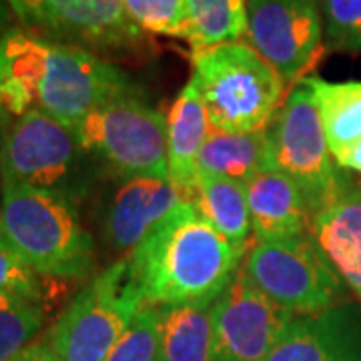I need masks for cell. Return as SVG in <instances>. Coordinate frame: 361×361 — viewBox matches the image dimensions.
Returning a JSON list of instances; mask_svg holds the SVG:
<instances>
[{
	"label": "cell",
	"mask_w": 361,
	"mask_h": 361,
	"mask_svg": "<svg viewBox=\"0 0 361 361\" xmlns=\"http://www.w3.org/2000/svg\"><path fill=\"white\" fill-rule=\"evenodd\" d=\"M141 94L133 78L94 52L13 28L0 39V118L42 111L73 129L94 109Z\"/></svg>",
	"instance_id": "obj_1"
},
{
	"label": "cell",
	"mask_w": 361,
	"mask_h": 361,
	"mask_svg": "<svg viewBox=\"0 0 361 361\" xmlns=\"http://www.w3.org/2000/svg\"><path fill=\"white\" fill-rule=\"evenodd\" d=\"M245 253L185 201L130 253L129 263L145 303L163 307L215 301L241 269Z\"/></svg>",
	"instance_id": "obj_2"
},
{
	"label": "cell",
	"mask_w": 361,
	"mask_h": 361,
	"mask_svg": "<svg viewBox=\"0 0 361 361\" xmlns=\"http://www.w3.org/2000/svg\"><path fill=\"white\" fill-rule=\"evenodd\" d=\"M0 249L39 277L77 281L94 269V243L78 205L26 185L0 183Z\"/></svg>",
	"instance_id": "obj_3"
},
{
	"label": "cell",
	"mask_w": 361,
	"mask_h": 361,
	"mask_svg": "<svg viewBox=\"0 0 361 361\" xmlns=\"http://www.w3.org/2000/svg\"><path fill=\"white\" fill-rule=\"evenodd\" d=\"M193 82L213 129L267 130L287 94L279 73L247 42H223L193 51Z\"/></svg>",
	"instance_id": "obj_4"
},
{
	"label": "cell",
	"mask_w": 361,
	"mask_h": 361,
	"mask_svg": "<svg viewBox=\"0 0 361 361\" xmlns=\"http://www.w3.org/2000/svg\"><path fill=\"white\" fill-rule=\"evenodd\" d=\"M0 183L26 185L80 205L99 175V163L73 130L42 111L2 118Z\"/></svg>",
	"instance_id": "obj_5"
},
{
	"label": "cell",
	"mask_w": 361,
	"mask_h": 361,
	"mask_svg": "<svg viewBox=\"0 0 361 361\" xmlns=\"http://www.w3.org/2000/svg\"><path fill=\"white\" fill-rule=\"evenodd\" d=\"M145 305L129 257L111 263L78 291L49 329L63 361H103Z\"/></svg>",
	"instance_id": "obj_6"
},
{
	"label": "cell",
	"mask_w": 361,
	"mask_h": 361,
	"mask_svg": "<svg viewBox=\"0 0 361 361\" xmlns=\"http://www.w3.org/2000/svg\"><path fill=\"white\" fill-rule=\"evenodd\" d=\"M71 130L99 165L118 177H169L167 116L141 94L94 109Z\"/></svg>",
	"instance_id": "obj_7"
},
{
	"label": "cell",
	"mask_w": 361,
	"mask_h": 361,
	"mask_svg": "<svg viewBox=\"0 0 361 361\" xmlns=\"http://www.w3.org/2000/svg\"><path fill=\"white\" fill-rule=\"evenodd\" d=\"M23 30L99 56H147L153 42L123 0H2Z\"/></svg>",
	"instance_id": "obj_8"
},
{
	"label": "cell",
	"mask_w": 361,
	"mask_h": 361,
	"mask_svg": "<svg viewBox=\"0 0 361 361\" xmlns=\"http://www.w3.org/2000/svg\"><path fill=\"white\" fill-rule=\"evenodd\" d=\"M271 165L299 187L310 215L337 193L345 169L336 163L325 139L319 109L307 78L287 90L267 127Z\"/></svg>",
	"instance_id": "obj_9"
},
{
	"label": "cell",
	"mask_w": 361,
	"mask_h": 361,
	"mask_svg": "<svg viewBox=\"0 0 361 361\" xmlns=\"http://www.w3.org/2000/svg\"><path fill=\"white\" fill-rule=\"evenodd\" d=\"M241 271L279 307L310 315L343 301V281L310 235L285 241H255Z\"/></svg>",
	"instance_id": "obj_10"
},
{
	"label": "cell",
	"mask_w": 361,
	"mask_h": 361,
	"mask_svg": "<svg viewBox=\"0 0 361 361\" xmlns=\"http://www.w3.org/2000/svg\"><path fill=\"white\" fill-rule=\"evenodd\" d=\"M245 37L285 85L310 77L325 51L317 0H247Z\"/></svg>",
	"instance_id": "obj_11"
},
{
	"label": "cell",
	"mask_w": 361,
	"mask_h": 361,
	"mask_svg": "<svg viewBox=\"0 0 361 361\" xmlns=\"http://www.w3.org/2000/svg\"><path fill=\"white\" fill-rule=\"evenodd\" d=\"M211 361H263L295 315L273 303L239 269L211 305Z\"/></svg>",
	"instance_id": "obj_12"
},
{
	"label": "cell",
	"mask_w": 361,
	"mask_h": 361,
	"mask_svg": "<svg viewBox=\"0 0 361 361\" xmlns=\"http://www.w3.org/2000/svg\"><path fill=\"white\" fill-rule=\"evenodd\" d=\"M183 203L185 197L169 177H118L103 197L104 243L130 255Z\"/></svg>",
	"instance_id": "obj_13"
},
{
	"label": "cell",
	"mask_w": 361,
	"mask_h": 361,
	"mask_svg": "<svg viewBox=\"0 0 361 361\" xmlns=\"http://www.w3.org/2000/svg\"><path fill=\"white\" fill-rule=\"evenodd\" d=\"M263 361H361V307L341 301L297 315Z\"/></svg>",
	"instance_id": "obj_14"
},
{
	"label": "cell",
	"mask_w": 361,
	"mask_h": 361,
	"mask_svg": "<svg viewBox=\"0 0 361 361\" xmlns=\"http://www.w3.org/2000/svg\"><path fill=\"white\" fill-rule=\"evenodd\" d=\"M310 237L361 303V180L348 171L337 193L311 215Z\"/></svg>",
	"instance_id": "obj_15"
},
{
	"label": "cell",
	"mask_w": 361,
	"mask_h": 361,
	"mask_svg": "<svg viewBox=\"0 0 361 361\" xmlns=\"http://www.w3.org/2000/svg\"><path fill=\"white\" fill-rule=\"evenodd\" d=\"M245 189L255 241H285L310 235L307 203L299 187L281 171L259 173Z\"/></svg>",
	"instance_id": "obj_16"
},
{
	"label": "cell",
	"mask_w": 361,
	"mask_h": 361,
	"mask_svg": "<svg viewBox=\"0 0 361 361\" xmlns=\"http://www.w3.org/2000/svg\"><path fill=\"white\" fill-rule=\"evenodd\" d=\"M213 129L203 99L193 82L180 90L167 115L169 179L185 201L197 185V163L209 133Z\"/></svg>",
	"instance_id": "obj_17"
},
{
	"label": "cell",
	"mask_w": 361,
	"mask_h": 361,
	"mask_svg": "<svg viewBox=\"0 0 361 361\" xmlns=\"http://www.w3.org/2000/svg\"><path fill=\"white\" fill-rule=\"evenodd\" d=\"M271 169L267 130L225 133L211 129L197 163L199 177H223L243 185Z\"/></svg>",
	"instance_id": "obj_18"
},
{
	"label": "cell",
	"mask_w": 361,
	"mask_h": 361,
	"mask_svg": "<svg viewBox=\"0 0 361 361\" xmlns=\"http://www.w3.org/2000/svg\"><path fill=\"white\" fill-rule=\"evenodd\" d=\"M213 301L159 307V348L155 361H211Z\"/></svg>",
	"instance_id": "obj_19"
},
{
	"label": "cell",
	"mask_w": 361,
	"mask_h": 361,
	"mask_svg": "<svg viewBox=\"0 0 361 361\" xmlns=\"http://www.w3.org/2000/svg\"><path fill=\"white\" fill-rule=\"evenodd\" d=\"M197 215L229 243L247 251L251 237V215L243 183L223 177H199L187 197Z\"/></svg>",
	"instance_id": "obj_20"
},
{
	"label": "cell",
	"mask_w": 361,
	"mask_h": 361,
	"mask_svg": "<svg viewBox=\"0 0 361 361\" xmlns=\"http://www.w3.org/2000/svg\"><path fill=\"white\" fill-rule=\"evenodd\" d=\"M334 159L361 141V80L327 82L307 77Z\"/></svg>",
	"instance_id": "obj_21"
},
{
	"label": "cell",
	"mask_w": 361,
	"mask_h": 361,
	"mask_svg": "<svg viewBox=\"0 0 361 361\" xmlns=\"http://www.w3.org/2000/svg\"><path fill=\"white\" fill-rule=\"evenodd\" d=\"M193 51L235 42L247 32V0H187Z\"/></svg>",
	"instance_id": "obj_22"
},
{
	"label": "cell",
	"mask_w": 361,
	"mask_h": 361,
	"mask_svg": "<svg viewBox=\"0 0 361 361\" xmlns=\"http://www.w3.org/2000/svg\"><path fill=\"white\" fill-rule=\"evenodd\" d=\"M44 323L40 303L0 291V361H11L32 339Z\"/></svg>",
	"instance_id": "obj_23"
},
{
	"label": "cell",
	"mask_w": 361,
	"mask_h": 361,
	"mask_svg": "<svg viewBox=\"0 0 361 361\" xmlns=\"http://www.w3.org/2000/svg\"><path fill=\"white\" fill-rule=\"evenodd\" d=\"M129 18L149 35L189 37V13L187 0H123Z\"/></svg>",
	"instance_id": "obj_24"
},
{
	"label": "cell",
	"mask_w": 361,
	"mask_h": 361,
	"mask_svg": "<svg viewBox=\"0 0 361 361\" xmlns=\"http://www.w3.org/2000/svg\"><path fill=\"white\" fill-rule=\"evenodd\" d=\"M325 49L361 52V0H317Z\"/></svg>",
	"instance_id": "obj_25"
},
{
	"label": "cell",
	"mask_w": 361,
	"mask_h": 361,
	"mask_svg": "<svg viewBox=\"0 0 361 361\" xmlns=\"http://www.w3.org/2000/svg\"><path fill=\"white\" fill-rule=\"evenodd\" d=\"M159 307L145 303L103 361H155L159 348Z\"/></svg>",
	"instance_id": "obj_26"
},
{
	"label": "cell",
	"mask_w": 361,
	"mask_h": 361,
	"mask_svg": "<svg viewBox=\"0 0 361 361\" xmlns=\"http://www.w3.org/2000/svg\"><path fill=\"white\" fill-rule=\"evenodd\" d=\"M0 291L25 297L35 303H40L42 299V283L39 275L4 249H0Z\"/></svg>",
	"instance_id": "obj_27"
},
{
	"label": "cell",
	"mask_w": 361,
	"mask_h": 361,
	"mask_svg": "<svg viewBox=\"0 0 361 361\" xmlns=\"http://www.w3.org/2000/svg\"><path fill=\"white\" fill-rule=\"evenodd\" d=\"M11 361H63L56 351L51 348V343L44 341H32L30 345H26L18 355H14Z\"/></svg>",
	"instance_id": "obj_28"
},
{
	"label": "cell",
	"mask_w": 361,
	"mask_h": 361,
	"mask_svg": "<svg viewBox=\"0 0 361 361\" xmlns=\"http://www.w3.org/2000/svg\"><path fill=\"white\" fill-rule=\"evenodd\" d=\"M336 163L345 171H355L361 173V141L355 142L349 151H345L341 157H337Z\"/></svg>",
	"instance_id": "obj_29"
},
{
	"label": "cell",
	"mask_w": 361,
	"mask_h": 361,
	"mask_svg": "<svg viewBox=\"0 0 361 361\" xmlns=\"http://www.w3.org/2000/svg\"><path fill=\"white\" fill-rule=\"evenodd\" d=\"M13 14L6 8V4L0 0V39H2L8 30H13Z\"/></svg>",
	"instance_id": "obj_30"
}]
</instances>
